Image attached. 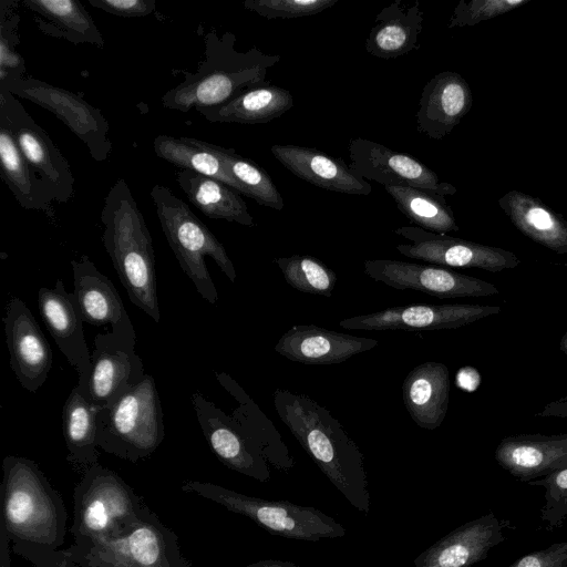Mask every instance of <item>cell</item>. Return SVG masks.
I'll return each instance as SVG.
<instances>
[{
	"instance_id": "cell-8",
	"label": "cell",
	"mask_w": 567,
	"mask_h": 567,
	"mask_svg": "<svg viewBox=\"0 0 567 567\" xmlns=\"http://www.w3.org/2000/svg\"><path fill=\"white\" fill-rule=\"evenodd\" d=\"M181 489L246 516L271 535L287 539L319 542L343 537L347 532L339 522L311 506L268 501L195 480L184 481Z\"/></svg>"
},
{
	"instance_id": "cell-22",
	"label": "cell",
	"mask_w": 567,
	"mask_h": 567,
	"mask_svg": "<svg viewBox=\"0 0 567 567\" xmlns=\"http://www.w3.org/2000/svg\"><path fill=\"white\" fill-rule=\"evenodd\" d=\"M472 91L466 80L453 71H442L430 79L420 96L416 128L433 140H442L470 112Z\"/></svg>"
},
{
	"instance_id": "cell-46",
	"label": "cell",
	"mask_w": 567,
	"mask_h": 567,
	"mask_svg": "<svg viewBox=\"0 0 567 567\" xmlns=\"http://www.w3.org/2000/svg\"><path fill=\"white\" fill-rule=\"evenodd\" d=\"M539 417L567 419V395L548 402L542 410L534 414Z\"/></svg>"
},
{
	"instance_id": "cell-28",
	"label": "cell",
	"mask_w": 567,
	"mask_h": 567,
	"mask_svg": "<svg viewBox=\"0 0 567 567\" xmlns=\"http://www.w3.org/2000/svg\"><path fill=\"white\" fill-rule=\"evenodd\" d=\"M215 374L221 386L238 402L233 419L260 450L269 465L282 473L292 470L296 461L274 423L233 378L224 372Z\"/></svg>"
},
{
	"instance_id": "cell-17",
	"label": "cell",
	"mask_w": 567,
	"mask_h": 567,
	"mask_svg": "<svg viewBox=\"0 0 567 567\" xmlns=\"http://www.w3.org/2000/svg\"><path fill=\"white\" fill-rule=\"evenodd\" d=\"M91 359L89 401L97 410L110 408L145 375L143 361L135 352V341L112 332L95 336Z\"/></svg>"
},
{
	"instance_id": "cell-12",
	"label": "cell",
	"mask_w": 567,
	"mask_h": 567,
	"mask_svg": "<svg viewBox=\"0 0 567 567\" xmlns=\"http://www.w3.org/2000/svg\"><path fill=\"white\" fill-rule=\"evenodd\" d=\"M394 233L411 241L396 245L395 249L401 255L431 265L499 272L520 264L519 258L509 250L431 233L417 226H403Z\"/></svg>"
},
{
	"instance_id": "cell-30",
	"label": "cell",
	"mask_w": 567,
	"mask_h": 567,
	"mask_svg": "<svg viewBox=\"0 0 567 567\" xmlns=\"http://www.w3.org/2000/svg\"><path fill=\"white\" fill-rule=\"evenodd\" d=\"M292 105L293 97L287 89L267 83L223 104L196 111L209 122L265 124L280 117Z\"/></svg>"
},
{
	"instance_id": "cell-3",
	"label": "cell",
	"mask_w": 567,
	"mask_h": 567,
	"mask_svg": "<svg viewBox=\"0 0 567 567\" xmlns=\"http://www.w3.org/2000/svg\"><path fill=\"white\" fill-rule=\"evenodd\" d=\"M235 43L231 32L208 31L204 38V60L195 72H185L183 82L163 95L162 105L179 112L216 106L267 84L266 74L280 56L257 48L239 52Z\"/></svg>"
},
{
	"instance_id": "cell-6",
	"label": "cell",
	"mask_w": 567,
	"mask_h": 567,
	"mask_svg": "<svg viewBox=\"0 0 567 567\" xmlns=\"http://www.w3.org/2000/svg\"><path fill=\"white\" fill-rule=\"evenodd\" d=\"M151 198L163 233L181 268L196 290L209 303L215 305L218 293L208 272L205 257H210L231 282L236 270L223 244L208 227L168 187L156 184Z\"/></svg>"
},
{
	"instance_id": "cell-25",
	"label": "cell",
	"mask_w": 567,
	"mask_h": 567,
	"mask_svg": "<svg viewBox=\"0 0 567 567\" xmlns=\"http://www.w3.org/2000/svg\"><path fill=\"white\" fill-rule=\"evenodd\" d=\"M270 151L289 172L320 188L348 195H369L372 192L370 183L357 175L343 159L317 148L275 144Z\"/></svg>"
},
{
	"instance_id": "cell-34",
	"label": "cell",
	"mask_w": 567,
	"mask_h": 567,
	"mask_svg": "<svg viewBox=\"0 0 567 567\" xmlns=\"http://www.w3.org/2000/svg\"><path fill=\"white\" fill-rule=\"evenodd\" d=\"M97 409L80 392L72 389L62 410L66 460L84 472L99 463Z\"/></svg>"
},
{
	"instance_id": "cell-29",
	"label": "cell",
	"mask_w": 567,
	"mask_h": 567,
	"mask_svg": "<svg viewBox=\"0 0 567 567\" xmlns=\"http://www.w3.org/2000/svg\"><path fill=\"white\" fill-rule=\"evenodd\" d=\"M498 205L526 237L556 254L567 255V220L560 214L518 190L503 195Z\"/></svg>"
},
{
	"instance_id": "cell-15",
	"label": "cell",
	"mask_w": 567,
	"mask_h": 567,
	"mask_svg": "<svg viewBox=\"0 0 567 567\" xmlns=\"http://www.w3.org/2000/svg\"><path fill=\"white\" fill-rule=\"evenodd\" d=\"M349 167L365 181L381 185H409L441 197L454 195V185L439 176L415 157L393 151L378 142L358 137L349 144Z\"/></svg>"
},
{
	"instance_id": "cell-4",
	"label": "cell",
	"mask_w": 567,
	"mask_h": 567,
	"mask_svg": "<svg viewBox=\"0 0 567 567\" xmlns=\"http://www.w3.org/2000/svg\"><path fill=\"white\" fill-rule=\"evenodd\" d=\"M103 244L130 300L161 321L152 237L124 178L110 188L101 212Z\"/></svg>"
},
{
	"instance_id": "cell-35",
	"label": "cell",
	"mask_w": 567,
	"mask_h": 567,
	"mask_svg": "<svg viewBox=\"0 0 567 567\" xmlns=\"http://www.w3.org/2000/svg\"><path fill=\"white\" fill-rule=\"evenodd\" d=\"M153 147L159 158L181 169L216 178L244 195L241 186L229 175L225 164L208 148L205 141L161 134L155 137Z\"/></svg>"
},
{
	"instance_id": "cell-2",
	"label": "cell",
	"mask_w": 567,
	"mask_h": 567,
	"mask_svg": "<svg viewBox=\"0 0 567 567\" xmlns=\"http://www.w3.org/2000/svg\"><path fill=\"white\" fill-rule=\"evenodd\" d=\"M274 405L305 452L357 511L368 516L364 457L331 412L305 394L277 389Z\"/></svg>"
},
{
	"instance_id": "cell-50",
	"label": "cell",
	"mask_w": 567,
	"mask_h": 567,
	"mask_svg": "<svg viewBox=\"0 0 567 567\" xmlns=\"http://www.w3.org/2000/svg\"><path fill=\"white\" fill-rule=\"evenodd\" d=\"M563 266L567 269V262H566V264H563Z\"/></svg>"
},
{
	"instance_id": "cell-16",
	"label": "cell",
	"mask_w": 567,
	"mask_h": 567,
	"mask_svg": "<svg viewBox=\"0 0 567 567\" xmlns=\"http://www.w3.org/2000/svg\"><path fill=\"white\" fill-rule=\"evenodd\" d=\"M192 403L202 432L214 454L228 468L266 483L271 466L239 424L199 392Z\"/></svg>"
},
{
	"instance_id": "cell-32",
	"label": "cell",
	"mask_w": 567,
	"mask_h": 567,
	"mask_svg": "<svg viewBox=\"0 0 567 567\" xmlns=\"http://www.w3.org/2000/svg\"><path fill=\"white\" fill-rule=\"evenodd\" d=\"M1 177L17 202L25 209L44 212L53 217L54 197L41 178L32 171L11 131L0 123Z\"/></svg>"
},
{
	"instance_id": "cell-18",
	"label": "cell",
	"mask_w": 567,
	"mask_h": 567,
	"mask_svg": "<svg viewBox=\"0 0 567 567\" xmlns=\"http://www.w3.org/2000/svg\"><path fill=\"white\" fill-rule=\"evenodd\" d=\"M3 323L10 367L21 386L34 393L52 368V350L32 312L18 297L8 301Z\"/></svg>"
},
{
	"instance_id": "cell-48",
	"label": "cell",
	"mask_w": 567,
	"mask_h": 567,
	"mask_svg": "<svg viewBox=\"0 0 567 567\" xmlns=\"http://www.w3.org/2000/svg\"><path fill=\"white\" fill-rule=\"evenodd\" d=\"M245 567H301L292 561L280 560V559H262Z\"/></svg>"
},
{
	"instance_id": "cell-5",
	"label": "cell",
	"mask_w": 567,
	"mask_h": 567,
	"mask_svg": "<svg viewBox=\"0 0 567 567\" xmlns=\"http://www.w3.org/2000/svg\"><path fill=\"white\" fill-rule=\"evenodd\" d=\"M73 544L120 536L150 511L131 485L100 463L83 472L73 491Z\"/></svg>"
},
{
	"instance_id": "cell-43",
	"label": "cell",
	"mask_w": 567,
	"mask_h": 567,
	"mask_svg": "<svg viewBox=\"0 0 567 567\" xmlns=\"http://www.w3.org/2000/svg\"><path fill=\"white\" fill-rule=\"evenodd\" d=\"M507 567H567V539L527 554Z\"/></svg>"
},
{
	"instance_id": "cell-11",
	"label": "cell",
	"mask_w": 567,
	"mask_h": 567,
	"mask_svg": "<svg viewBox=\"0 0 567 567\" xmlns=\"http://www.w3.org/2000/svg\"><path fill=\"white\" fill-rule=\"evenodd\" d=\"M0 87L52 112L85 144L94 161L107 159L112 151L109 122L80 95L31 76L17 78Z\"/></svg>"
},
{
	"instance_id": "cell-14",
	"label": "cell",
	"mask_w": 567,
	"mask_h": 567,
	"mask_svg": "<svg viewBox=\"0 0 567 567\" xmlns=\"http://www.w3.org/2000/svg\"><path fill=\"white\" fill-rule=\"evenodd\" d=\"M501 311V306L493 305L413 303L389 307L377 312L346 318L339 322V326L349 330L368 331L403 330L417 332L455 329L498 315Z\"/></svg>"
},
{
	"instance_id": "cell-19",
	"label": "cell",
	"mask_w": 567,
	"mask_h": 567,
	"mask_svg": "<svg viewBox=\"0 0 567 567\" xmlns=\"http://www.w3.org/2000/svg\"><path fill=\"white\" fill-rule=\"evenodd\" d=\"M41 318L60 351L78 371L80 392L89 401V379L92 359L83 333V320L73 293H69L61 279L54 287L38 291Z\"/></svg>"
},
{
	"instance_id": "cell-39",
	"label": "cell",
	"mask_w": 567,
	"mask_h": 567,
	"mask_svg": "<svg viewBox=\"0 0 567 567\" xmlns=\"http://www.w3.org/2000/svg\"><path fill=\"white\" fill-rule=\"evenodd\" d=\"M11 4L12 1L2 0L0 6V84L24 76L27 71L24 60L16 51L20 17L10 10Z\"/></svg>"
},
{
	"instance_id": "cell-37",
	"label": "cell",
	"mask_w": 567,
	"mask_h": 567,
	"mask_svg": "<svg viewBox=\"0 0 567 567\" xmlns=\"http://www.w3.org/2000/svg\"><path fill=\"white\" fill-rule=\"evenodd\" d=\"M206 145L221 159L229 175L241 186L245 196L252 198L261 206L277 210L282 209V196L262 167L254 161L240 156L235 150L208 142Z\"/></svg>"
},
{
	"instance_id": "cell-33",
	"label": "cell",
	"mask_w": 567,
	"mask_h": 567,
	"mask_svg": "<svg viewBox=\"0 0 567 567\" xmlns=\"http://www.w3.org/2000/svg\"><path fill=\"white\" fill-rule=\"evenodd\" d=\"M35 12L39 29L73 44L90 43L104 48V39L83 4L75 0H23Z\"/></svg>"
},
{
	"instance_id": "cell-49",
	"label": "cell",
	"mask_w": 567,
	"mask_h": 567,
	"mask_svg": "<svg viewBox=\"0 0 567 567\" xmlns=\"http://www.w3.org/2000/svg\"><path fill=\"white\" fill-rule=\"evenodd\" d=\"M559 349L561 350L563 353L567 355V331L560 339Z\"/></svg>"
},
{
	"instance_id": "cell-13",
	"label": "cell",
	"mask_w": 567,
	"mask_h": 567,
	"mask_svg": "<svg viewBox=\"0 0 567 567\" xmlns=\"http://www.w3.org/2000/svg\"><path fill=\"white\" fill-rule=\"evenodd\" d=\"M364 272L394 289L417 290L440 299L499 295L488 281L431 264L372 259L364 261Z\"/></svg>"
},
{
	"instance_id": "cell-23",
	"label": "cell",
	"mask_w": 567,
	"mask_h": 567,
	"mask_svg": "<svg viewBox=\"0 0 567 567\" xmlns=\"http://www.w3.org/2000/svg\"><path fill=\"white\" fill-rule=\"evenodd\" d=\"M372 338L328 330L316 324H296L286 331L275 351L303 364H336L378 346Z\"/></svg>"
},
{
	"instance_id": "cell-24",
	"label": "cell",
	"mask_w": 567,
	"mask_h": 567,
	"mask_svg": "<svg viewBox=\"0 0 567 567\" xmlns=\"http://www.w3.org/2000/svg\"><path fill=\"white\" fill-rule=\"evenodd\" d=\"M494 457L512 476L532 482L567 466V433L505 436Z\"/></svg>"
},
{
	"instance_id": "cell-26",
	"label": "cell",
	"mask_w": 567,
	"mask_h": 567,
	"mask_svg": "<svg viewBox=\"0 0 567 567\" xmlns=\"http://www.w3.org/2000/svg\"><path fill=\"white\" fill-rule=\"evenodd\" d=\"M424 11L419 0H394L381 9L370 29L365 50L380 59H395L421 48Z\"/></svg>"
},
{
	"instance_id": "cell-20",
	"label": "cell",
	"mask_w": 567,
	"mask_h": 567,
	"mask_svg": "<svg viewBox=\"0 0 567 567\" xmlns=\"http://www.w3.org/2000/svg\"><path fill=\"white\" fill-rule=\"evenodd\" d=\"M74 279L72 292L83 322L110 324L115 336L136 341L133 323L113 282L86 255L71 261Z\"/></svg>"
},
{
	"instance_id": "cell-36",
	"label": "cell",
	"mask_w": 567,
	"mask_h": 567,
	"mask_svg": "<svg viewBox=\"0 0 567 567\" xmlns=\"http://www.w3.org/2000/svg\"><path fill=\"white\" fill-rule=\"evenodd\" d=\"M384 188L399 210L417 227L443 235L460 229L444 197L409 185H388Z\"/></svg>"
},
{
	"instance_id": "cell-27",
	"label": "cell",
	"mask_w": 567,
	"mask_h": 567,
	"mask_svg": "<svg viewBox=\"0 0 567 567\" xmlns=\"http://www.w3.org/2000/svg\"><path fill=\"white\" fill-rule=\"evenodd\" d=\"M450 386L449 369L441 362L426 361L408 373L402 396L417 426L435 430L442 424L449 409Z\"/></svg>"
},
{
	"instance_id": "cell-9",
	"label": "cell",
	"mask_w": 567,
	"mask_h": 567,
	"mask_svg": "<svg viewBox=\"0 0 567 567\" xmlns=\"http://www.w3.org/2000/svg\"><path fill=\"white\" fill-rule=\"evenodd\" d=\"M79 567H192L183 555L177 534L151 508L128 532L65 549Z\"/></svg>"
},
{
	"instance_id": "cell-42",
	"label": "cell",
	"mask_w": 567,
	"mask_h": 567,
	"mask_svg": "<svg viewBox=\"0 0 567 567\" xmlns=\"http://www.w3.org/2000/svg\"><path fill=\"white\" fill-rule=\"evenodd\" d=\"M529 484L543 486L545 489L542 520L549 527L567 524V466L532 481Z\"/></svg>"
},
{
	"instance_id": "cell-31",
	"label": "cell",
	"mask_w": 567,
	"mask_h": 567,
	"mask_svg": "<svg viewBox=\"0 0 567 567\" xmlns=\"http://www.w3.org/2000/svg\"><path fill=\"white\" fill-rule=\"evenodd\" d=\"M176 181L188 200L205 216L255 226L241 194L225 183L189 169H179Z\"/></svg>"
},
{
	"instance_id": "cell-7",
	"label": "cell",
	"mask_w": 567,
	"mask_h": 567,
	"mask_svg": "<svg viewBox=\"0 0 567 567\" xmlns=\"http://www.w3.org/2000/svg\"><path fill=\"white\" fill-rule=\"evenodd\" d=\"M96 420L100 449L133 463L151 456L165 435L154 378L145 374L110 408L97 410Z\"/></svg>"
},
{
	"instance_id": "cell-47",
	"label": "cell",
	"mask_w": 567,
	"mask_h": 567,
	"mask_svg": "<svg viewBox=\"0 0 567 567\" xmlns=\"http://www.w3.org/2000/svg\"><path fill=\"white\" fill-rule=\"evenodd\" d=\"M10 544L9 537L0 524V567H11Z\"/></svg>"
},
{
	"instance_id": "cell-44",
	"label": "cell",
	"mask_w": 567,
	"mask_h": 567,
	"mask_svg": "<svg viewBox=\"0 0 567 567\" xmlns=\"http://www.w3.org/2000/svg\"><path fill=\"white\" fill-rule=\"evenodd\" d=\"M96 9L122 18H143L154 12L156 0H89Z\"/></svg>"
},
{
	"instance_id": "cell-10",
	"label": "cell",
	"mask_w": 567,
	"mask_h": 567,
	"mask_svg": "<svg viewBox=\"0 0 567 567\" xmlns=\"http://www.w3.org/2000/svg\"><path fill=\"white\" fill-rule=\"evenodd\" d=\"M0 123L11 131L30 167L50 189L54 200L68 203L74 194V176L69 162L6 87H0Z\"/></svg>"
},
{
	"instance_id": "cell-38",
	"label": "cell",
	"mask_w": 567,
	"mask_h": 567,
	"mask_svg": "<svg viewBox=\"0 0 567 567\" xmlns=\"http://www.w3.org/2000/svg\"><path fill=\"white\" fill-rule=\"evenodd\" d=\"M288 285L298 291L331 297L337 282L336 272L321 260L309 255L275 258Z\"/></svg>"
},
{
	"instance_id": "cell-41",
	"label": "cell",
	"mask_w": 567,
	"mask_h": 567,
	"mask_svg": "<svg viewBox=\"0 0 567 567\" xmlns=\"http://www.w3.org/2000/svg\"><path fill=\"white\" fill-rule=\"evenodd\" d=\"M529 1L530 0H461L454 8L447 28L473 27L515 10Z\"/></svg>"
},
{
	"instance_id": "cell-21",
	"label": "cell",
	"mask_w": 567,
	"mask_h": 567,
	"mask_svg": "<svg viewBox=\"0 0 567 567\" xmlns=\"http://www.w3.org/2000/svg\"><path fill=\"white\" fill-rule=\"evenodd\" d=\"M505 524L488 513L455 528L422 551L410 567H472L505 539Z\"/></svg>"
},
{
	"instance_id": "cell-40",
	"label": "cell",
	"mask_w": 567,
	"mask_h": 567,
	"mask_svg": "<svg viewBox=\"0 0 567 567\" xmlns=\"http://www.w3.org/2000/svg\"><path fill=\"white\" fill-rule=\"evenodd\" d=\"M339 0H246V10L260 17L271 19H295L322 12Z\"/></svg>"
},
{
	"instance_id": "cell-1",
	"label": "cell",
	"mask_w": 567,
	"mask_h": 567,
	"mask_svg": "<svg viewBox=\"0 0 567 567\" xmlns=\"http://www.w3.org/2000/svg\"><path fill=\"white\" fill-rule=\"evenodd\" d=\"M0 493V524L16 554L31 561L61 550L66 534V507L34 461L7 455L2 461Z\"/></svg>"
},
{
	"instance_id": "cell-45",
	"label": "cell",
	"mask_w": 567,
	"mask_h": 567,
	"mask_svg": "<svg viewBox=\"0 0 567 567\" xmlns=\"http://www.w3.org/2000/svg\"><path fill=\"white\" fill-rule=\"evenodd\" d=\"M30 563H32L34 567H79L69 558L65 549L34 558Z\"/></svg>"
}]
</instances>
